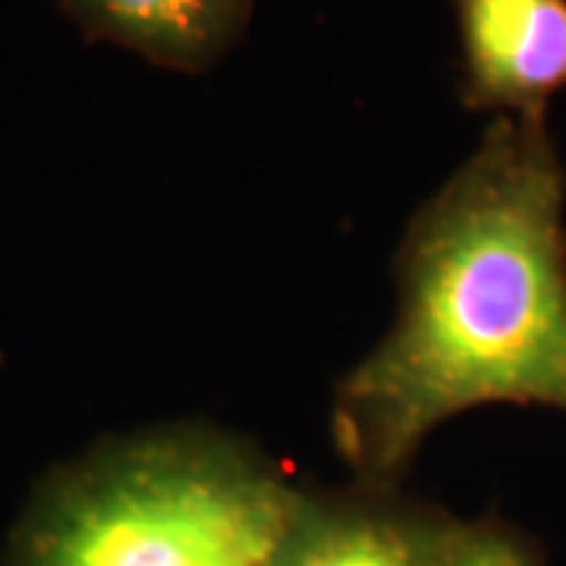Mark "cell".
I'll return each mask as SVG.
<instances>
[{
    "label": "cell",
    "instance_id": "1",
    "mask_svg": "<svg viewBox=\"0 0 566 566\" xmlns=\"http://www.w3.org/2000/svg\"><path fill=\"white\" fill-rule=\"evenodd\" d=\"M566 170L551 117H491L406 223L397 318L331 403L356 482L397 488L434 428L479 406L566 416Z\"/></svg>",
    "mask_w": 566,
    "mask_h": 566
},
{
    "label": "cell",
    "instance_id": "2",
    "mask_svg": "<svg viewBox=\"0 0 566 566\" xmlns=\"http://www.w3.org/2000/svg\"><path fill=\"white\" fill-rule=\"evenodd\" d=\"M296 488L245 438L167 424L41 479L7 566H271Z\"/></svg>",
    "mask_w": 566,
    "mask_h": 566
},
{
    "label": "cell",
    "instance_id": "3",
    "mask_svg": "<svg viewBox=\"0 0 566 566\" xmlns=\"http://www.w3.org/2000/svg\"><path fill=\"white\" fill-rule=\"evenodd\" d=\"M453 13L465 107L545 114L566 88V0H453Z\"/></svg>",
    "mask_w": 566,
    "mask_h": 566
},
{
    "label": "cell",
    "instance_id": "4",
    "mask_svg": "<svg viewBox=\"0 0 566 566\" xmlns=\"http://www.w3.org/2000/svg\"><path fill=\"white\" fill-rule=\"evenodd\" d=\"M450 526L444 510L397 497V488L356 482L344 494L296 488L271 566H438Z\"/></svg>",
    "mask_w": 566,
    "mask_h": 566
},
{
    "label": "cell",
    "instance_id": "5",
    "mask_svg": "<svg viewBox=\"0 0 566 566\" xmlns=\"http://www.w3.org/2000/svg\"><path fill=\"white\" fill-rule=\"evenodd\" d=\"M85 39L174 73H205L243 39L255 0H57Z\"/></svg>",
    "mask_w": 566,
    "mask_h": 566
},
{
    "label": "cell",
    "instance_id": "6",
    "mask_svg": "<svg viewBox=\"0 0 566 566\" xmlns=\"http://www.w3.org/2000/svg\"><path fill=\"white\" fill-rule=\"evenodd\" d=\"M438 566H545L523 532L497 516L453 520L444 532Z\"/></svg>",
    "mask_w": 566,
    "mask_h": 566
}]
</instances>
